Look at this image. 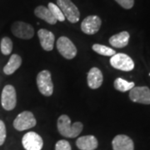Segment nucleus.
Returning <instances> with one entry per match:
<instances>
[{
  "mask_svg": "<svg viewBox=\"0 0 150 150\" xmlns=\"http://www.w3.org/2000/svg\"><path fill=\"white\" fill-rule=\"evenodd\" d=\"M76 145L80 150H95L98 148V140L93 135H86L79 138Z\"/></svg>",
  "mask_w": 150,
  "mask_h": 150,
  "instance_id": "15",
  "label": "nucleus"
},
{
  "mask_svg": "<svg viewBox=\"0 0 150 150\" xmlns=\"http://www.w3.org/2000/svg\"><path fill=\"white\" fill-rule=\"evenodd\" d=\"M102 25V20L98 16L90 15L86 17L81 23L82 31L88 35H93L98 33Z\"/></svg>",
  "mask_w": 150,
  "mask_h": 150,
  "instance_id": "11",
  "label": "nucleus"
},
{
  "mask_svg": "<svg viewBox=\"0 0 150 150\" xmlns=\"http://www.w3.org/2000/svg\"><path fill=\"white\" fill-rule=\"evenodd\" d=\"M55 150H72L71 145L67 140H59L55 145Z\"/></svg>",
  "mask_w": 150,
  "mask_h": 150,
  "instance_id": "23",
  "label": "nucleus"
},
{
  "mask_svg": "<svg viewBox=\"0 0 150 150\" xmlns=\"http://www.w3.org/2000/svg\"><path fill=\"white\" fill-rule=\"evenodd\" d=\"M57 5L64 13L65 18L70 23H76L79 22L80 12L71 0H57Z\"/></svg>",
  "mask_w": 150,
  "mask_h": 150,
  "instance_id": "2",
  "label": "nucleus"
},
{
  "mask_svg": "<svg viewBox=\"0 0 150 150\" xmlns=\"http://www.w3.org/2000/svg\"><path fill=\"white\" fill-rule=\"evenodd\" d=\"M149 75H150V74H149Z\"/></svg>",
  "mask_w": 150,
  "mask_h": 150,
  "instance_id": "26",
  "label": "nucleus"
},
{
  "mask_svg": "<svg viewBox=\"0 0 150 150\" xmlns=\"http://www.w3.org/2000/svg\"><path fill=\"white\" fill-rule=\"evenodd\" d=\"M22 64V58L18 54H12L8 62L4 67V73L6 75H11L19 69Z\"/></svg>",
  "mask_w": 150,
  "mask_h": 150,
  "instance_id": "18",
  "label": "nucleus"
},
{
  "mask_svg": "<svg viewBox=\"0 0 150 150\" xmlns=\"http://www.w3.org/2000/svg\"><path fill=\"white\" fill-rule=\"evenodd\" d=\"M93 50L97 53V54L103 55V56H109L112 57L114 54H116V51L112 48H109L105 45H102V44H98V43H95L92 46Z\"/></svg>",
  "mask_w": 150,
  "mask_h": 150,
  "instance_id": "20",
  "label": "nucleus"
},
{
  "mask_svg": "<svg viewBox=\"0 0 150 150\" xmlns=\"http://www.w3.org/2000/svg\"><path fill=\"white\" fill-rule=\"evenodd\" d=\"M113 86L116 90L124 93V92L130 91L134 87H135V83L134 82H128L123 79L118 78L114 81Z\"/></svg>",
  "mask_w": 150,
  "mask_h": 150,
  "instance_id": "19",
  "label": "nucleus"
},
{
  "mask_svg": "<svg viewBox=\"0 0 150 150\" xmlns=\"http://www.w3.org/2000/svg\"><path fill=\"white\" fill-rule=\"evenodd\" d=\"M11 31L15 37L21 39H30L34 35L32 25L22 21L14 22L11 26Z\"/></svg>",
  "mask_w": 150,
  "mask_h": 150,
  "instance_id": "8",
  "label": "nucleus"
},
{
  "mask_svg": "<svg viewBox=\"0 0 150 150\" xmlns=\"http://www.w3.org/2000/svg\"><path fill=\"white\" fill-rule=\"evenodd\" d=\"M22 144L26 150H41L43 141L42 137L35 132H28L23 135Z\"/></svg>",
  "mask_w": 150,
  "mask_h": 150,
  "instance_id": "10",
  "label": "nucleus"
},
{
  "mask_svg": "<svg viewBox=\"0 0 150 150\" xmlns=\"http://www.w3.org/2000/svg\"><path fill=\"white\" fill-rule=\"evenodd\" d=\"M7 136V131H6V126L4 122L0 119V146L4 144Z\"/></svg>",
  "mask_w": 150,
  "mask_h": 150,
  "instance_id": "24",
  "label": "nucleus"
},
{
  "mask_svg": "<svg viewBox=\"0 0 150 150\" xmlns=\"http://www.w3.org/2000/svg\"><path fill=\"white\" fill-rule=\"evenodd\" d=\"M34 14L38 18L42 19L49 24L54 25V24H56V23H57V20L54 17V15L52 14V13L45 6H38L34 9Z\"/></svg>",
  "mask_w": 150,
  "mask_h": 150,
  "instance_id": "17",
  "label": "nucleus"
},
{
  "mask_svg": "<svg viewBox=\"0 0 150 150\" xmlns=\"http://www.w3.org/2000/svg\"><path fill=\"white\" fill-rule=\"evenodd\" d=\"M129 32L127 31H123L112 35V37L109 38V43L111 44V46L114 48H122L126 47L129 42Z\"/></svg>",
  "mask_w": 150,
  "mask_h": 150,
  "instance_id": "16",
  "label": "nucleus"
},
{
  "mask_svg": "<svg viewBox=\"0 0 150 150\" xmlns=\"http://www.w3.org/2000/svg\"><path fill=\"white\" fill-rule=\"evenodd\" d=\"M103 81V76L99 69L93 67L88 71L87 76V83L90 88L92 89L98 88L102 85Z\"/></svg>",
  "mask_w": 150,
  "mask_h": 150,
  "instance_id": "14",
  "label": "nucleus"
},
{
  "mask_svg": "<svg viewBox=\"0 0 150 150\" xmlns=\"http://www.w3.org/2000/svg\"><path fill=\"white\" fill-rule=\"evenodd\" d=\"M113 150H134V141L129 136L118 134L112 141Z\"/></svg>",
  "mask_w": 150,
  "mask_h": 150,
  "instance_id": "12",
  "label": "nucleus"
},
{
  "mask_svg": "<svg viewBox=\"0 0 150 150\" xmlns=\"http://www.w3.org/2000/svg\"><path fill=\"white\" fill-rule=\"evenodd\" d=\"M129 98L132 102L150 104V88L146 86L134 87L129 91Z\"/></svg>",
  "mask_w": 150,
  "mask_h": 150,
  "instance_id": "9",
  "label": "nucleus"
},
{
  "mask_svg": "<svg viewBox=\"0 0 150 150\" xmlns=\"http://www.w3.org/2000/svg\"><path fill=\"white\" fill-rule=\"evenodd\" d=\"M37 123L33 113L30 111H23L20 112L13 120V127L18 131H24L32 129Z\"/></svg>",
  "mask_w": 150,
  "mask_h": 150,
  "instance_id": "4",
  "label": "nucleus"
},
{
  "mask_svg": "<svg viewBox=\"0 0 150 150\" xmlns=\"http://www.w3.org/2000/svg\"><path fill=\"white\" fill-rule=\"evenodd\" d=\"M48 8L52 13V14L54 15V17L56 18L57 21L64 22L66 19L64 13H62L61 9L59 8V6L57 4H55L54 3H49L48 5Z\"/></svg>",
  "mask_w": 150,
  "mask_h": 150,
  "instance_id": "22",
  "label": "nucleus"
},
{
  "mask_svg": "<svg viewBox=\"0 0 150 150\" xmlns=\"http://www.w3.org/2000/svg\"><path fill=\"white\" fill-rule=\"evenodd\" d=\"M38 36L39 38V42L41 47L45 51H52L54 48V40L55 37L52 32L48 31L47 29L41 28L38 31Z\"/></svg>",
  "mask_w": 150,
  "mask_h": 150,
  "instance_id": "13",
  "label": "nucleus"
},
{
  "mask_svg": "<svg viewBox=\"0 0 150 150\" xmlns=\"http://www.w3.org/2000/svg\"><path fill=\"white\" fill-rule=\"evenodd\" d=\"M37 85L39 92L46 97H50L54 93V83L51 73L48 70H43L37 76Z\"/></svg>",
  "mask_w": 150,
  "mask_h": 150,
  "instance_id": "3",
  "label": "nucleus"
},
{
  "mask_svg": "<svg viewBox=\"0 0 150 150\" xmlns=\"http://www.w3.org/2000/svg\"><path fill=\"white\" fill-rule=\"evenodd\" d=\"M57 125L59 134L65 138L71 139L78 137L83 129V125L80 122H76L72 124L71 119L66 114H63L59 117Z\"/></svg>",
  "mask_w": 150,
  "mask_h": 150,
  "instance_id": "1",
  "label": "nucleus"
},
{
  "mask_svg": "<svg viewBox=\"0 0 150 150\" xmlns=\"http://www.w3.org/2000/svg\"><path fill=\"white\" fill-rule=\"evenodd\" d=\"M57 49L66 59H73L77 55V48L69 38L62 36L57 40Z\"/></svg>",
  "mask_w": 150,
  "mask_h": 150,
  "instance_id": "7",
  "label": "nucleus"
},
{
  "mask_svg": "<svg viewBox=\"0 0 150 150\" xmlns=\"http://www.w3.org/2000/svg\"><path fill=\"white\" fill-rule=\"evenodd\" d=\"M1 104L7 111H11L16 107V90L13 85L8 84L4 86L1 94Z\"/></svg>",
  "mask_w": 150,
  "mask_h": 150,
  "instance_id": "6",
  "label": "nucleus"
},
{
  "mask_svg": "<svg viewBox=\"0 0 150 150\" xmlns=\"http://www.w3.org/2000/svg\"><path fill=\"white\" fill-rule=\"evenodd\" d=\"M13 42L10 38L4 37L0 42V50L4 55H9L13 51Z\"/></svg>",
  "mask_w": 150,
  "mask_h": 150,
  "instance_id": "21",
  "label": "nucleus"
},
{
  "mask_svg": "<svg viewBox=\"0 0 150 150\" xmlns=\"http://www.w3.org/2000/svg\"><path fill=\"white\" fill-rule=\"evenodd\" d=\"M110 64L116 69L130 72L134 69V62L129 55L125 54H115L110 59Z\"/></svg>",
  "mask_w": 150,
  "mask_h": 150,
  "instance_id": "5",
  "label": "nucleus"
},
{
  "mask_svg": "<svg viewBox=\"0 0 150 150\" xmlns=\"http://www.w3.org/2000/svg\"><path fill=\"white\" fill-rule=\"evenodd\" d=\"M115 1L125 9H130L134 5V0H115Z\"/></svg>",
  "mask_w": 150,
  "mask_h": 150,
  "instance_id": "25",
  "label": "nucleus"
}]
</instances>
